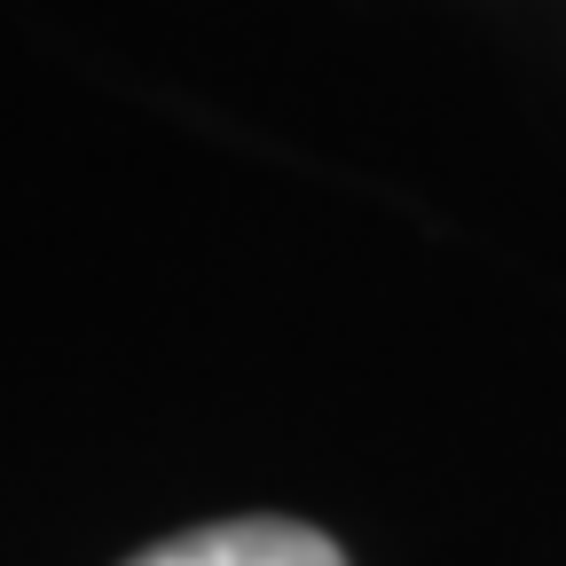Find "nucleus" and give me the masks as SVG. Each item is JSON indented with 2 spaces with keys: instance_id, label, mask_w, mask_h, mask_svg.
Here are the masks:
<instances>
[{
  "instance_id": "f257e3e1",
  "label": "nucleus",
  "mask_w": 566,
  "mask_h": 566,
  "mask_svg": "<svg viewBox=\"0 0 566 566\" xmlns=\"http://www.w3.org/2000/svg\"><path fill=\"white\" fill-rule=\"evenodd\" d=\"M126 566H346V551L300 520H229V527L174 535Z\"/></svg>"
}]
</instances>
